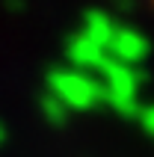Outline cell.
I'll use <instances>...</instances> for the list:
<instances>
[{
    "instance_id": "6da1fadb",
    "label": "cell",
    "mask_w": 154,
    "mask_h": 157,
    "mask_svg": "<svg viewBox=\"0 0 154 157\" xmlns=\"http://www.w3.org/2000/svg\"><path fill=\"white\" fill-rule=\"evenodd\" d=\"M145 131L154 136V110H148V113H145Z\"/></svg>"
},
{
    "instance_id": "7a4b0ae2",
    "label": "cell",
    "mask_w": 154,
    "mask_h": 157,
    "mask_svg": "<svg viewBox=\"0 0 154 157\" xmlns=\"http://www.w3.org/2000/svg\"><path fill=\"white\" fill-rule=\"evenodd\" d=\"M0 136H3V133H0Z\"/></svg>"
}]
</instances>
